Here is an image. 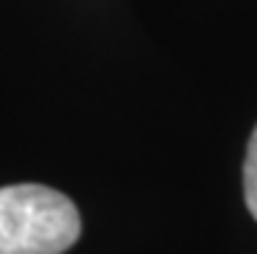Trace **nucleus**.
Listing matches in <instances>:
<instances>
[{
    "label": "nucleus",
    "instance_id": "1",
    "mask_svg": "<svg viewBox=\"0 0 257 254\" xmlns=\"http://www.w3.org/2000/svg\"><path fill=\"white\" fill-rule=\"evenodd\" d=\"M81 236L78 207L44 184L0 187V254H63Z\"/></svg>",
    "mask_w": 257,
    "mask_h": 254
},
{
    "label": "nucleus",
    "instance_id": "2",
    "mask_svg": "<svg viewBox=\"0 0 257 254\" xmlns=\"http://www.w3.org/2000/svg\"><path fill=\"white\" fill-rule=\"evenodd\" d=\"M244 200L252 218L257 220V127L247 145V158H244Z\"/></svg>",
    "mask_w": 257,
    "mask_h": 254
}]
</instances>
